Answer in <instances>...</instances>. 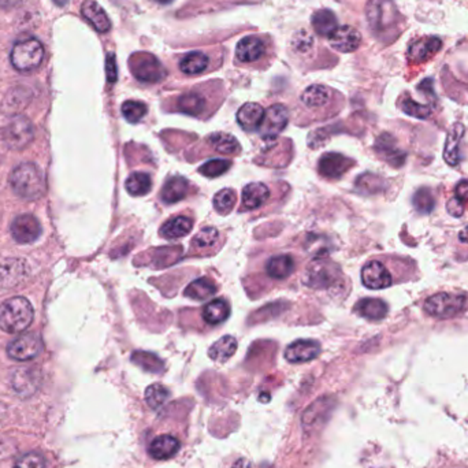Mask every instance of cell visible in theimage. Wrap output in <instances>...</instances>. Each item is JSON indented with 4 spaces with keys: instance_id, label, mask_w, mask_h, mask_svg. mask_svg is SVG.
<instances>
[{
    "instance_id": "1",
    "label": "cell",
    "mask_w": 468,
    "mask_h": 468,
    "mask_svg": "<svg viewBox=\"0 0 468 468\" xmlns=\"http://www.w3.org/2000/svg\"><path fill=\"white\" fill-rule=\"evenodd\" d=\"M10 185L17 196L30 201L43 197L47 189L46 177L34 163L17 166L10 175Z\"/></svg>"
},
{
    "instance_id": "2",
    "label": "cell",
    "mask_w": 468,
    "mask_h": 468,
    "mask_svg": "<svg viewBox=\"0 0 468 468\" xmlns=\"http://www.w3.org/2000/svg\"><path fill=\"white\" fill-rule=\"evenodd\" d=\"M33 307L25 297H11L0 305V329L10 334L27 330L33 322Z\"/></svg>"
},
{
    "instance_id": "3",
    "label": "cell",
    "mask_w": 468,
    "mask_h": 468,
    "mask_svg": "<svg viewBox=\"0 0 468 468\" xmlns=\"http://www.w3.org/2000/svg\"><path fill=\"white\" fill-rule=\"evenodd\" d=\"M468 307V297L464 293L441 292L429 297L424 303V311L437 319H449L464 312Z\"/></svg>"
},
{
    "instance_id": "4",
    "label": "cell",
    "mask_w": 468,
    "mask_h": 468,
    "mask_svg": "<svg viewBox=\"0 0 468 468\" xmlns=\"http://www.w3.org/2000/svg\"><path fill=\"white\" fill-rule=\"evenodd\" d=\"M44 58V47L37 39H25L14 44L10 60L15 70L29 73L40 67Z\"/></svg>"
},
{
    "instance_id": "5",
    "label": "cell",
    "mask_w": 468,
    "mask_h": 468,
    "mask_svg": "<svg viewBox=\"0 0 468 468\" xmlns=\"http://www.w3.org/2000/svg\"><path fill=\"white\" fill-rule=\"evenodd\" d=\"M341 276L337 265L330 260L319 259L312 262L304 274V282L312 289H329Z\"/></svg>"
},
{
    "instance_id": "6",
    "label": "cell",
    "mask_w": 468,
    "mask_h": 468,
    "mask_svg": "<svg viewBox=\"0 0 468 468\" xmlns=\"http://www.w3.org/2000/svg\"><path fill=\"white\" fill-rule=\"evenodd\" d=\"M131 70L138 81L142 83H159L166 77L165 67L152 54H135L131 58Z\"/></svg>"
},
{
    "instance_id": "7",
    "label": "cell",
    "mask_w": 468,
    "mask_h": 468,
    "mask_svg": "<svg viewBox=\"0 0 468 468\" xmlns=\"http://www.w3.org/2000/svg\"><path fill=\"white\" fill-rule=\"evenodd\" d=\"M33 125L27 116L18 115L13 118L3 131V140L11 149H22L33 140Z\"/></svg>"
},
{
    "instance_id": "8",
    "label": "cell",
    "mask_w": 468,
    "mask_h": 468,
    "mask_svg": "<svg viewBox=\"0 0 468 468\" xmlns=\"http://www.w3.org/2000/svg\"><path fill=\"white\" fill-rule=\"evenodd\" d=\"M43 351V341L36 333H25L7 345V355L18 361L37 358Z\"/></svg>"
},
{
    "instance_id": "9",
    "label": "cell",
    "mask_w": 468,
    "mask_h": 468,
    "mask_svg": "<svg viewBox=\"0 0 468 468\" xmlns=\"http://www.w3.org/2000/svg\"><path fill=\"white\" fill-rule=\"evenodd\" d=\"M289 121L288 109L282 105H274L265 112V118L259 126L260 136L267 142L276 140L279 133L286 128Z\"/></svg>"
},
{
    "instance_id": "10",
    "label": "cell",
    "mask_w": 468,
    "mask_h": 468,
    "mask_svg": "<svg viewBox=\"0 0 468 468\" xmlns=\"http://www.w3.org/2000/svg\"><path fill=\"white\" fill-rule=\"evenodd\" d=\"M11 236L20 244H32L41 236V225L36 217L24 214L17 217L11 223Z\"/></svg>"
},
{
    "instance_id": "11",
    "label": "cell",
    "mask_w": 468,
    "mask_h": 468,
    "mask_svg": "<svg viewBox=\"0 0 468 468\" xmlns=\"http://www.w3.org/2000/svg\"><path fill=\"white\" fill-rule=\"evenodd\" d=\"M334 92L326 85H311L302 95L300 100L304 107L311 112L322 114L326 112L333 103Z\"/></svg>"
},
{
    "instance_id": "12",
    "label": "cell",
    "mask_w": 468,
    "mask_h": 468,
    "mask_svg": "<svg viewBox=\"0 0 468 468\" xmlns=\"http://www.w3.org/2000/svg\"><path fill=\"white\" fill-rule=\"evenodd\" d=\"M361 282L366 288L380 290L393 283L392 274L380 260H371L361 269Z\"/></svg>"
},
{
    "instance_id": "13",
    "label": "cell",
    "mask_w": 468,
    "mask_h": 468,
    "mask_svg": "<svg viewBox=\"0 0 468 468\" xmlns=\"http://www.w3.org/2000/svg\"><path fill=\"white\" fill-rule=\"evenodd\" d=\"M266 276L274 281H285L296 272V260L289 253H279L267 259L265 265Z\"/></svg>"
},
{
    "instance_id": "14",
    "label": "cell",
    "mask_w": 468,
    "mask_h": 468,
    "mask_svg": "<svg viewBox=\"0 0 468 468\" xmlns=\"http://www.w3.org/2000/svg\"><path fill=\"white\" fill-rule=\"evenodd\" d=\"M208 99L201 91H189L178 96L175 107L177 110L192 116H203L208 110Z\"/></svg>"
},
{
    "instance_id": "15",
    "label": "cell",
    "mask_w": 468,
    "mask_h": 468,
    "mask_svg": "<svg viewBox=\"0 0 468 468\" xmlns=\"http://www.w3.org/2000/svg\"><path fill=\"white\" fill-rule=\"evenodd\" d=\"M267 53V44L259 36H247L237 44L236 55L243 63H255Z\"/></svg>"
},
{
    "instance_id": "16",
    "label": "cell",
    "mask_w": 468,
    "mask_h": 468,
    "mask_svg": "<svg viewBox=\"0 0 468 468\" xmlns=\"http://www.w3.org/2000/svg\"><path fill=\"white\" fill-rule=\"evenodd\" d=\"M322 348L318 341L314 340H297L286 348L285 358L290 363H304L319 356Z\"/></svg>"
},
{
    "instance_id": "17",
    "label": "cell",
    "mask_w": 468,
    "mask_h": 468,
    "mask_svg": "<svg viewBox=\"0 0 468 468\" xmlns=\"http://www.w3.org/2000/svg\"><path fill=\"white\" fill-rule=\"evenodd\" d=\"M331 47L340 53H354L360 46V33L352 27L337 28L330 37Z\"/></svg>"
},
{
    "instance_id": "18",
    "label": "cell",
    "mask_w": 468,
    "mask_h": 468,
    "mask_svg": "<svg viewBox=\"0 0 468 468\" xmlns=\"http://www.w3.org/2000/svg\"><path fill=\"white\" fill-rule=\"evenodd\" d=\"M354 165L351 159L341 154H325L319 161V173L326 178H340Z\"/></svg>"
},
{
    "instance_id": "19",
    "label": "cell",
    "mask_w": 468,
    "mask_h": 468,
    "mask_svg": "<svg viewBox=\"0 0 468 468\" xmlns=\"http://www.w3.org/2000/svg\"><path fill=\"white\" fill-rule=\"evenodd\" d=\"M375 151L389 165L401 167L406 161V154L396 145L394 138L390 135H381L375 142Z\"/></svg>"
},
{
    "instance_id": "20",
    "label": "cell",
    "mask_w": 468,
    "mask_h": 468,
    "mask_svg": "<svg viewBox=\"0 0 468 468\" xmlns=\"http://www.w3.org/2000/svg\"><path fill=\"white\" fill-rule=\"evenodd\" d=\"M180 448H181V442L178 439L170 434H163L152 440V442L149 443L148 452L156 460H167L175 456Z\"/></svg>"
},
{
    "instance_id": "21",
    "label": "cell",
    "mask_w": 468,
    "mask_h": 468,
    "mask_svg": "<svg viewBox=\"0 0 468 468\" xmlns=\"http://www.w3.org/2000/svg\"><path fill=\"white\" fill-rule=\"evenodd\" d=\"M83 18L100 33H106L111 29V21L106 11L93 0H85L81 6Z\"/></svg>"
},
{
    "instance_id": "22",
    "label": "cell",
    "mask_w": 468,
    "mask_h": 468,
    "mask_svg": "<svg viewBox=\"0 0 468 468\" xmlns=\"http://www.w3.org/2000/svg\"><path fill=\"white\" fill-rule=\"evenodd\" d=\"M270 199V189L266 184L250 182L243 191V207L247 210L260 208Z\"/></svg>"
},
{
    "instance_id": "23",
    "label": "cell",
    "mask_w": 468,
    "mask_h": 468,
    "mask_svg": "<svg viewBox=\"0 0 468 468\" xmlns=\"http://www.w3.org/2000/svg\"><path fill=\"white\" fill-rule=\"evenodd\" d=\"M441 47H442V43L439 37H424L413 43V46L410 47L408 56L413 62L420 63L436 55L440 51Z\"/></svg>"
},
{
    "instance_id": "24",
    "label": "cell",
    "mask_w": 468,
    "mask_h": 468,
    "mask_svg": "<svg viewBox=\"0 0 468 468\" xmlns=\"http://www.w3.org/2000/svg\"><path fill=\"white\" fill-rule=\"evenodd\" d=\"M464 135V126L462 123H455L448 132V138L445 142L443 158L448 165L456 166L459 163V145Z\"/></svg>"
},
{
    "instance_id": "25",
    "label": "cell",
    "mask_w": 468,
    "mask_h": 468,
    "mask_svg": "<svg viewBox=\"0 0 468 468\" xmlns=\"http://www.w3.org/2000/svg\"><path fill=\"white\" fill-rule=\"evenodd\" d=\"M265 118V110L258 103H247L237 112V122L244 131L258 129Z\"/></svg>"
},
{
    "instance_id": "26",
    "label": "cell",
    "mask_w": 468,
    "mask_h": 468,
    "mask_svg": "<svg viewBox=\"0 0 468 468\" xmlns=\"http://www.w3.org/2000/svg\"><path fill=\"white\" fill-rule=\"evenodd\" d=\"M188 192L189 182L184 177H171L170 180H167L161 197L167 204H173L187 197Z\"/></svg>"
},
{
    "instance_id": "27",
    "label": "cell",
    "mask_w": 468,
    "mask_h": 468,
    "mask_svg": "<svg viewBox=\"0 0 468 468\" xmlns=\"http://www.w3.org/2000/svg\"><path fill=\"white\" fill-rule=\"evenodd\" d=\"M355 311L368 321H381L387 315V304L381 299H363L355 305Z\"/></svg>"
},
{
    "instance_id": "28",
    "label": "cell",
    "mask_w": 468,
    "mask_h": 468,
    "mask_svg": "<svg viewBox=\"0 0 468 468\" xmlns=\"http://www.w3.org/2000/svg\"><path fill=\"white\" fill-rule=\"evenodd\" d=\"M210 66V58L204 53H189L180 60V70L188 76H197L204 73Z\"/></svg>"
},
{
    "instance_id": "29",
    "label": "cell",
    "mask_w": 468,
    "mask_h": 468,
    "mask_svg": "<svg viewBox=\"0 0 468 468\" xmlns=\"http://www.w3.org/2000/svg\"><path fill=\"white\" fill-rule=\"evenodd\" d=\"M192 226L191 218L184 217V215H178V217H174V218L166 222L165 225L161 227V234H162V237L168 239V240L185 237L192 230Z\"/></svg>"
},
{
    "instance_id": "30",
    "label": "cell",
    "mask_w": 468,
    "mask_h": 468,
    "mask_svg": "<svg viewBox=\"0 0 468 468\" xmlns=\"http://www.w3.org/2000/svg\"><path fill=\"white\" fill-rule=\"evenodd\" d=\"M217 292L218 289L214 281L210 278H199L191 282V285L185 289V296L196 302H203L211 299Z\"/></svg>"
},
{
    "instance_id": "31",
    "label": "cell",
    "mask_w": 468,
    "mask_h": 468,
    "mask_svg": "<svg viewBox=\"0 0 468 468\" xmlns=\"http://www.w3.org/2000/svg\"><path fill=\"white\" fill-rule=\"evenodd\" d=\"M206 142L208 144V147L218 152V154H223V155H234L240 152V144L236 138H233L232 135L227 133H213L210 135Z\"/></svg>"
},
{
    "instance_id": "32",
    "label": "cell",
    "mask_w": 468,
    "mask_h": 468,
    "mask_svg": "<svg viewBox=\"0 0 468 468\" xmlns=\"http://www.w3.org/2000/svg\"><path fill=\"white\" fill-rule=\"evenodd\" d=\"M13 386L20 394L30 396L39 387V374L29 368L17 370V373L13 375Z\"/></svg>"
},
{
    "instance_id": "33",
    "label": "cell",
    "mask_w": 468,
    "mask_h": 468,
    "mask_svg": "<svg viewBox=\"0 0 468 468\" xmlns=\"http://www.w3.org/2000/svg\"><path fill=\"white\" fill-rule=\"evenodd\" d=\"M390 6L386 0H373L367 8V17L370 21V25L375 30L385 28L389 22V14L392 13V8H387Z\"/></svg>"
},
{
    "instance_id": "34",
    "label": "cell",
    "mask_w": 468,
    "mask_h": 468,
    "mask_svg": "<svg viewBox=\"0 0 468 468\" xmlns=\"http://www.w3.org/2000/svg\"><path fill=\"white\" fill-rule=\"evenodd\" d=\"M201 315H203L204 322H207L210 325H220L229 318L230 305L223 299L213 300L203 308Z\"/></svg>"
},
{
    "instance_id": "35",
    "label": "cell",
    "mask_w": 468,
    "mask_h": 468,
    "mask_svg": "<svg viewBox=\"0 0 468 468\" xmlns=\"http://www.w3.org/2000/svg\"><path fill=\"white\" fill-rule=\"evenodd\" d=\"M236 349H237L236 338L232 335H225L210 348L208 355L215 361H226L234 355Z\"/></svg>"
},
{
    "instance_id": "36",
    "label": "cell",
    "mask_w": 468,
    "mask_h": 468,
    "mask_svg": "<svg viewBox=\"0 0 468 468\" xmlns=\"http://www.w3.org/2000/svg\"><path fill=\"white\" fill-rule=\"evenodd\" d=\"M312 28L319 36L330 37L337 29V18L330 10H319L312 15Z\"/></svg>"
},
{
    "instance_id": "37",
    "label": "cell",
    "mask_w": 468,
    "mask_h": 468,
    "mask_svg": "<svg viewBox=\"0 0 468 468\" xmlns=\"http://www.w3.org/2000/svg\"><path fill=\"white\" fill-rule=\"evenodd\" d=\"M125 187H126V191L132 196H144L151 191L152 180L149 174L136 171L128 177Z\"/></svg>"
},
{
    "instance_id": "38",
    "label": "cell",
    "mask_w": 468,
    "mask_h": 468,
    "mask_svg": "<svg viewBox=\"0 0 468 468\" xmlns=\"http://www.w3.org/2000/svg\"><path fill=\"white\" fill-rule=\"evenodd\" d=\"M132 361L136 363L142 370H145L148 373H154V374L162 373L163 368H165L163 361L151 352L138 351L132 355Z\"/></svg>"
},
{
    "instance_id": "39",
    "label": "cell",
    "mask_w": 468,
    "mask_h": 468,
    "mask_svg": "<svg viewBox=\"0 0 468 468\" xmlns=\"http://www.w3.org/2000/svg\"><path fill=\"white\" fill-rule=\"evenodd\" d=\"M220 240V232L215 227H204L201 229L193 239L192 248L194 250H206L217 246Z\"/></svg>"
},
{
    "instance_id": "40",
    "label": "cell",
    "mask_w": 468,
    "mask_h": 468,
    "mask_svg": "<svg viewBox=\"0 0 468 468\" xmlns=\"http://www.w3.org/2000/svg\"><path fill=\"white\" fill-rule=\"evenodd\" d=\"M168 397H170L168 389L161 384L148 386L145 390V401L148 407L152 410H159L161 407H163Z\"/></svg>"
},
{
    "instance_id": "41",
    "label": "cell",
    "mask_w": 468,
    "mask_h": 468,
    "mask_svg": "<svg viewBox=\"0 0 468 468\" xmlns=\"http://www.w3.org/2000/svg\"><path fill=\"white\" fill-rule=\"evenodd\" d=\"M434 196L427 188H420L413 194V207L422 214H429L434 208Z\"/></svg>"
},
{
    "instance_id": "42",
    "label": "cell",
    "mask_w": 468,
    "mask_h": 468,
    "mask_svg": "<svg viewBox=\"0 0 468 468\" xmlns=\"http://www.w3.org/2000/svg\"><path fill=\"white\" fill-rule=\"evenodd\" d=\"M236 204V193L230 188L222 189L214 196V207L220 214H229Z\"/></svg>"
},
{
    "instance_id": "43",
    "label": "cell",
    "mask_w": 468,
    "mask_h": 468,
    "mask_svg": "<svg viewBox=\"0 0 468 468\" xmlns=\"http://www.w3.org/2000/svg\"><path fill=\"white\" fill-rule=\"evenodd\" d=\"M290 47H292V53L297 54V55H305L307 53H309L314 47V39L312 36L307 32V30H300L299 33H296L290 41Z\"/></svg>"
},
{
    "instance_id": "44",
    "label": "cell",
    "mask_w": 468,
    "mask_h": 468,
    "mask_svg": "<svg viewBox=\"0 0 468 468\" xmlns=\"http://www.w3.org/2000/svg\"><path fill=\"white\" fill-rule=\"evenodd\" d=\"M122 114L126 118L128 122L136 123L141 121L145 114H147V106L141 102H135V100H128L122 105Z\"/></svg>"
},
{
    "instance_id": "45",
    "label": "cell",
    "mask_w": 468,
    "mask_h": 468,
    "mask_svg": "<svg viewBox=\"0 0 468 468\" xmlns=\"http://www.w3.org/2000/svg\"><path fill=\"white\" fill-rule=\"evenodd\" d=\"M359 189L363 192L375 193L382 191L384 188V180L374 174H363L358 178L356 182Z\"/></svg>"
},
{
    "instance_id": "46",
    "label": "cell",
    "mask_w": 468,
    "mask_h": 468,
    "mask_svg": "<svg viewBox=\"0 0 468 468\" xmlns=\"http://www.w3.org/2000/svg\"><path fill=\"white\" fill-rule=\"evenodd\" d=\"M232 166L230 161H223V159H214V161H208L207 163L200 167V173L206 177L210 178H215L220 177L223 173H226L229 170V167Z\"/></svg>"
},
{
    "instance_id": "47",
    "label": "cell",
    "mask_w": 468,
    "mask_h": 468,
    "mask_svg": "<svg viewBox=\"0 0 468 468\" xmlns=\"http://www.w3.org/2000/svg\"><path fill=\"white\" fill-rule=\"evenodd\" d=\"M403 111L406 114L411 115V116L417 118V119H426L432 114V110H430L429 106L416 103V102H413V99H410V98L404 99V102H403Z\"/></svg>"
},
{
    "instance_id": "48",
    "label": "cell",
    "mask_w": 468,
    "mask_h": 468,
    "mask_svg": "<svg viewBox=\"0 0 468 468\" xmlns=\"http://www.w3.org/2000/svg\"><path fill=\"white\" fill-rule=\"evenodd\" d=\"M14 468H47V463L41 455L36 452H30V453L21 456L17 460Z\"/></svg>"
},
{
    "instance_id": "49",
    "label": "cell",
    "mask_w": 468,
    "mask_h": 468,
    "mask_svg": "<svg viewBox=\"0 0 468 468\" xmlns=\"http://www.w3.org/2000/svg\"><path fill=\"white\" fill-rule=\"evenodd\" d=\"M463 204H464V203H462L459 199L453 197V199H450V200L448 201V204H446V210H448V213H449L452 217H462L463 213H464V206H463Z\"/></svg>"
},
{
    "instance_id": "50",
    "label": "cell",
    "mask_w": 468,
    "mask_h": 468,
    "mask_svg": "<svg viewBox=\"0 0 468 468\" xmlns=\"http://www.w3.org/2000/svg\"><path fill=\"white\" fill-rule=\"evenodd\" d=\"M106 73H107V80L110 83L116 81V62H115V55L109 54L106 59Z\"/></svg>"
},
{
    "instance_id": "51",
    "label": "cell",
    "mask_w": 468,
    "mask_h": 468,
    "mask_svg": "<svg viewBox=\"0 0 468 468\" xmlns=\"http://www.w3.org/2000/svg\"><path fill=\"white\" fill-rule=\"evenodd\" d=\"M456 199H459L462 203H467L468 201V181H462L457 187H456Z\"/></svg>"
},
{
    "instance_id": "52",
    "label": "cell",
    "mask_w": 468,
    "mask_h": 468,
    "mask_svg": "<svg viewBox=\"0 0 468 468\" xmlns=\"http://www.w3.org/2000/svg\"><path fill=\"white\" fill-rule=\"evenodd\" d=\"M18 3H21V0H0V7L11 8V7H15Z\"/></svg>"
},
{
    "instance_id": "53",
    "label": "cell",
    "mask_w": 468,
    "mask_h": 468,
    "mask_svg": "<svg viewBox=\"0 0 468 468\" xmlns=\"http://www.w3.org/2000/svg\"><path fill=\"white\" fill-rule=\"evenodd\" d=\"M233 468H252L250 467V463H249L248 460H244V459H241V460H239L236 464H234V467Z\"/></svg>"
},
{
    "instance_id": "54",
    "label": "cell",
    "mask_w": 468,
    "mask_h": 468,
    "mask_svg": "<svg viewBox=\"0 0 468 468\" xmlns=\"http://www.w3.org/2000/svg\"><path fill=\"white\" fill-rule=\"evenodd\" d=\"M460 240L463 241V243H467L468 244V226L467 227H464L462 232H460Z\"/></svg>"
},
{
    "instance_id": "55",
    "label": "cell",
    "mask_w": 468,
    "mask_h": 468,
    "mask_svg": "<svg viewBox=\"0 0 468 468\" xmlns=\"http://www.w3.org/2000/svg\"><path fill=\"white\" fill-rule=\"evenodd\" d=\"M67 1H69V0H54V3H55L56 6H59V7H63V6H66V4H67Z\"/></svg>"
},
{
    "instance_id": "56",
    "label": "cell",
    "mask_w": 468,
    "mask_h": 468,
    "mask_svg": "<svg viewBox=\"0 0 468 468\" xmlns=\"http://www.w3.org/2000/svg\"><path fill=\"white\" fill-rule=\"evenodd\" d=\"M155 1H158V3H161V4H167V3H171L173 0H155Z\"/></svg>"
}]
</instances>
